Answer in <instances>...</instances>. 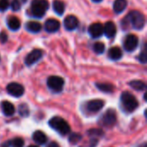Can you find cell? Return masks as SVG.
<instances>
[{"mask_svg": "<svg viewBox=\"0 0 147 147\" xmlns=\"http://www.w3.org/2000/svg\"><path fill=\"white\" fill-rule=\"evenodd\" d=\"M93 50L97 54H102L105 51V46L102 42H96L93 46Z\"/></svg>", "mask_w": 147, "mask_h": 147, "instance_id": "cell-24", "label": "cell"}, {"mask_svg": "<svg viewBox=\"0 0 147 147\" xmlns=\"http://www.w3.org/2000/svg\"><path fill=\"white\" fill-rule=\"evenodd\" d=\"M93 2H95V3H99V2H101V1H102V0H92Z\"/></svg>", "mask_w": 147, "mask_h": 147, "instance_id": "cell-33", "label": "cell"}, {"mask_svg": "<svg viewBox=\"0 0 147 147\" xmlns=\"http://www.w3.org/2000/svg\"><path fill=\"white\" fill-rule=\"evenodd\" d=\"M9 7V0H0V11H5Z\"/></svg>", "mask_w": 147, "mask_h": 147, "instance_id": "cell-29", "label": "cell"}, {"mask_svg": "<svg viewBox=\"0 0 147 147\" xmlns=\"http://www.w3.org/2000/svg\"><path fill=\"white\" fill-rule=\"evenodd\" d=\"M2 110L6 116L13 115L15 114V111H16L14 105L8 101H4L2 102Z\"/></svg>", "mask_w": 147, "mask_h": 147, "instance_id": "cell-16", "label": "cell"}, {"mask_svg": "<svg viewBox=\"0 0 147 147\" xmlns=\"http://www.w3.org/2000/svg\"><path fill=\"white\" fill-rule=\"evenodd\" d=\"M48 88L54 92H60L63 90L65 81L62 78L58 76H51L47 81Z\"/></svg>", "mask_w": 147, "mask_h": 147, "instance_id": "cell-5", "label": "cell"}, {"mask_svg": "<svg viewBox=\"0 0 147 147\" xmlns=\"http://www.w3.org/2000/svg\"><path fill=\"white\" fill-rule=\"evenodd\" d=\"M26 28L28 31L31 32V33H34V34H37L39 33L42 27H41V24L38 22H34V21H31V22H27L26 24Z\"/></svg>", "mask_w": 147, "mask_h": 147, "instance_id": "cell-19", "label": "cell"}, {"mask_svg": "<svg viewBox=\"0 0 147 147\" xmlns=\"http://www.w3.org/2000/svg\"><path fill=\"white\" fill-rule=\"evenodd\" d=\"M49 126L61 135H66L71 132V127L68 122L59 116H55L52 118L49 121Z\"/></svg>", "mask_w": 147, "mask_h": 147, "instance_id": "cell-1", "label": "cell"}, {"mask_svg": "<svg viewBox=\"0 0 147 147\" xmlns=\"http://www.w3.org/2000/svg\"><path fill=\"white\" fill-rule=\"evenodd\" d=\"M139 61L140 62V63H142V64H146L147 61V53H146V47H144V49H143V51L140 53V55H139Z\"/></svg>", "mask_w": 147, "mask_h": 147, "instance_id": "cell-27", "label": "cell"}, {"mask_svg": "<svg viewBox=\"0 0 147 147\" xmlns=\"http://www.w3.org/2000/svg\"><path fill=\"white\" fill-rule=\"evenodd\" d=\"M116 113L114 109H109L106 111V113L102 115L101 119V122L104 127H111L116 123Z\"/></svg>", "mask_w": 147, "mask_h": 147, "instance_id": "cell-6", "label": "cell"}, {"mask_svg": "<svg viewBox=\"0 0 147 147\" xmlns=\"http://www.w3.org/2000/svg\"><path fill=\"white\" fill-rule=\"evenodd\" d=\"M89 34L92 38H99L103 34V25L100 22H95L92 23L89 27Z\"/></svg>", "mask_w": 147, "mask_h": 147, "instance_id": "cell-11", "label": "cell"}, {"mask_svg": "<svg viewBox=\"0 0 147 147\" xmlns=\"http://www.w3.org/2000/svg\"><path fill=\"white\" fill-rule=\"evenodd\" d=\"M109 57L112 60H119L122 57V51L118 47H113L109 50Z\"/></svg>", "mask_w": 147, "mask_h": 147, "instance_id": "cell-18", "label": "cell"}, {"mask_svg": "<svg viewBox=\"0 0 147 147\" xmlns=\"http://www.w3.org/2000/svg\"><path fill=\"white\" fill-rule=\"evenodd\" d=\"M104 107V101L101 99L90 100L86 103V109L90 113H96Z\"/></svg>", "mask_w": 147, "mask_h": 147, "instance_id": "cell-10", "label": "cell"}, {"mask_svg": "<svg viewBox=\"0 0 147 147\" xmlns=\"http://www.w3.org/2000/svg\"><path fill=\"white\" fill-rule=\"evenodd\" d=\"M9 145L13 147H22L24 145V140L22 138H15L10 142Z\"/></svg>", "mask_w": 147, "mask_h": 147, "instance_id": "cell-25", "label": "cell"}, {"mask_svg": "<svg viewBox=\"0 0 147 147\" xmlns=\"http://www.w3.org/2000/svg\"><path fill=\"white\" fill-rule=\"evenodd\" d=\"M127 5V0H115L114 3L113 8H114V10L115 13L120 14L126 9Z\"/></svg>", "mask_w": 147, "mask_h": 147, "instance_id": "cell-20", "label": "cell"}, {"mask_svg": "<svg viewBox=\"0 0 147 147\" xmlns=\"http://www.w3.org/2000/svg\"><path fill=\"white\" fill-rule=\"evenodd\" d=\"M28 109L26 104H22L19 107V113L22 116H27L28 115Z\"/></svg>", "mask_w": 147, "mask_h": 147, "instance_id": "cell-28", "label": "cell"}, {"mask_svg": "<svg viewBox=\"0 0 147 147\" xmlns=\"http://www.w3.org/2000/svg\"><path fill=\"white\" fill-rule=\"evenodd\" d=\"M53 9L56 14L62 16L65 11V3L61 0H54L53 2Z\"/></svg>", "mask_w": 147, "mask_h": 147, "instance_id": "cell-21", "label": "cell"}, {"mask_svg": "<svg viewBox=\"0 0 147 147\" xmlns=\"http://www.w3.org/2000/svg\"><path fill=\"white\" fill-rule=\"evenodd\" d=\"M22 2H26V0H22Z\"/></svg>", "mask_w": 147, "mask_h": 147, "instance_id": "cell-35", "label": "cell"}, {"mask_svg": "<svg viewBox=\"0 0 147 147\" xmlns=\"http://www.w3.org/2000/svg\"><path fill=\"white\" fill-rule=\"evenodd\" d=\"M129 85L134 89L135 90H138V91H142V90H146V84L143 82V81H140V80H134V81H131L129 83Z\"/></svg>", "mask_w": 147, "mask_h": 147, "instance_id": "cell-23", "label": "cell"}, {"mask_svg": "<svg viewBox=\"0 0 147 147\" xmlns=\"http://www.w3.org/2000/svg\"><path fill=\"white\" fill-rule=\"evenodd\" d=\"M127 22L131 24L132 28L135 29H141L145 26L146 23V17L143 13L138 10L131 11L128 16L125 18Z\"/></svg>", "mask_w": 147, "mask_h": 147, "instance_id": "cell-3", "label": "cell"}, {"mask_svg": "<svg viewBox=\"0 0 147 147\" xmlns=\"http://www.w3.org/2000/svg\"><path fill=\"white\" fill-rule=\"evenodd\" d=\"M47 147H59V144L58 143H56V142H51L49 145H48V146Z\"/></svg>", "mask_w": 147, "mask_h": 147, "instance_id": "cell-32", "label": "cell"}, {"mask_svg": "<svg viewBox=\"0 0 147 147\" xmlns=\"http://www.w3.org/2000/svg\"><path fill=\"white\" fill-rule=\"evenodd\" d=\"M49 8L47 0H33L31 3V13L34 17L41 18Z\"/></svg>", "mask_w": 147, "mask_h": 147, "instance_id": "cell-4", "label": "cell"}, {"mask_svg": "<svg viewBox=\"0 0 147 147\" xmlns=\"http://www.w3.org/2000/svg\"><path fill=\"white\" fill-rule=\"evenodd\" d=\"M33 140L38 145H44L47 143V137L42 131H35L33 134Z\"/></svg>", "mask_w": 147, "mask_h": 147, "instance_id": "cell-17", "label": "cell"}, {"mask_svg": "<svg viewBox=\"0 0 147 147\" xmlns=\"http://www.w3.org/2000/svg\"><path fill=\"white\" fill-rule=\"evenodd\" d=\"M96 86L98 90L104 93H110L114 90L115 87L111 84H107V83H96Z\"/></svg>", "mask_w": 147, "mask_h": 147, "instance_id": "cell-22", "label": "cell"}, {"mask_svg": "<svg viewBox=\"0 0 147 147\" xmlns=\"http://www.w3.org/2000/svg\"><path fill=\"white\" fill-rule=\"evenodd\" d=\"M10 7L14 11L19 10L21 8V3L19 0H12L11 3H10Z\"/></svg>", "mask_w": 147, "mask_h": 147, "instance_id": "cell-30", "label": "cell"}, {"mask_svg": "<svg viewBox=\"0 0 147 147\" xmlns=\"http://www.w3.org/2000/svg\"><path fill=\"white\" fill-rule=\"evenodd\" d=\"M139 45V39L135 34H128L125 37L123 47L126 51L133 52L134 51Z\"/></svg>", "mask_w": 147, "mask_h": 147, "instance_id": "cell-7", "label": "cell"}, {"mask_svg": "<svg viewBox=\"0 0 147 147\" xmlns=\"http://www.w3.org/2000/svg\"><path fill=\"white\" fill-rule=\"evenodd\" d=\"M28 147H38L37 146H28Z\"/></svg>", "mask_w": 147, "mask_h": 147, "instance_id": "cell-34", "label": "cell"}, {"mask_svg": "<svg viewBox=\"0 0 147 147\" xmlns=\"http://www.w3.org/2000/svg\"><path fill=\"white\" fill-rule=\"evenodd\" d=\"M7 92L14 96V97H20L24 94V87L18 84V83H10L7 85Z\"/></svg>", "mask_w": 147, "mask_h": 147, "instance_id": "cell-9", "label": "cell"}, {"mask_svg": "<svg viewBox=\"0 0 147 147\" xmlns=\"http://www.w3.org/2000/svg\"><path fill=\"white\" fill-rule=\"evenodd\" d=\"M7 25L9 28L12 31H16L21 27V22L16 16H10L7 20Z\"/></svg>", "mask_w": 147, "mask_h": 147, "instance_id": "cell-15", "label": "cell"}, {"mask_svg": "<svg viewBox=\"0 0 147 147\" xmlns=\"http://www.w3.org/2000/svg\"><path fill=\"white\" fill-rule=\"evenodd\" d=\"M121 105L124 110L128 113L134 111L139 106V102L136 97L133 94L127 91H125L121 94Z\"/></svg>", "mask_w": 147, "mask_h": 147, "instance_id": "cell-2", "label": "cell"}, {"mask_svg": "<svg viewBox=\"0 0 147 147\" xmlns=\"http://www.w3.org/2000/svg\"><path fill=\"white\" fill-rule=\"evenodd\" d=\"M42 56H43V52L40 49H34L25 58V64L28 66L33 65L34 64L38 62L42 58Z\"/></svg>", "mask_w": 147, "mask_h": 147, "instance_id": "cell-8", "label": "cell"}, {"mask_svg": "<svg viewBox=\"0 0 147 147\" xmlns=\"http://www.w3.org/2000/svg\"><path fill=\"white\" fill-rule=\"evenodd\" d=\"M8 40V36L6 34V33L4 32H2L0 33V42L1 43H5Z\"/></svg>", "mask_w": 147, "mask_h": 147, "instance_id": "cell-31", "label": "cell"}, {"mask_svg": "<svg viewBox=\"0 0 147 147\" xmlns=\"http://www.w3.org/2000/svg\"><path fill=\"white\" fill-rule=\"evenodd\" d=\"M60 28V23L58 20L54 18H49L46 21L44 24V28L48 33H55Z\"/></svg>", "mask_w": 147, "mask_h": 147, "instance_id": "cell-12", "label": "cell"}, {"mask_svg": "<svg viewBox=\"0 0 147 147\" xmlns=\"http://www.w3.org/2000/svg\"><path fill=\"white\" fill-rule=\"evenodd\" d=\"M78 23H79L78 19L75 16H72V15L67 16L64 20V26L65 29L69 31L76 29L78 26Z\"/></svg>", "mask_w": 147, "mask_h": 147, "instance_id": "cell-13", "label": "cell"}, {"mask_svg": "<svg viewBox=\"0 0 147 147\" xmlns=\"http://www.w3.org/2000/svg\"><path fill=\"white\" fill-rule=\"evenodd\" d=\"M103 34L108 38H113L116 34V26L113 22H107L103 26Z\"/></svg>", "mask_w": 147, "mask_h": 147, "instance_id": "cell-14", "label": "cell"}, {"mask_svg": "<svg viewBox=\"0 0 147 147\" xmlns=\"http://www.w3.org/2000/svg\"><path fill=\"white\" fill-rule=\"evenodd\" d=\"M82 139V136L78 134H71L69 137V141L71 144H77Z\"/></svg>", "mask_w": 147, "mask_h": 147, "instance_id": "cell-26", "label": "cell"}]
</instances>
